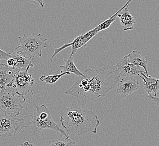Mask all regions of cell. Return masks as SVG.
<instances>
[{
	"instance_id": "8",
	"label": "cell",
	"mask_w": 159,
	"mask_h": 146,
	"mask_svg": "<svg viewBox=\"0 0 159 146\" xmlns=\"http://www.w3.org/2000/svg\"><path fill=\"white\" fill-rule=\"evenodd\" d=\"M98 32L96 27L94 28L92 30L89 31V32H86V33L83 34H80L79 36L76 37L72 41H69V42L64 45L63 46L54 49V53L52 55L51 58V63H50V68L52 67V59L55 57L56 55H57L58 53L61 52L64 49L69 47L70 46L71 47L72 50H71V54L72 55H75L78 49L82 48L84 47H85L86 43L89 42L90 40L93 38L94 36L97 35Z\"/></svg>"
},
{
	"instance_id": "18",
	"label": "cell",
	"mask_w": 159,
	"mask_h": 146,
	"mask_svg": "<svg viewBox=\"0 0 159 146\" xmlns=\"http://www.w3.org/2000/svg\"><path fill=\"white\" fill-rule=\"evenodd\" d=\"M70 72H63V73H61L59 74L50 75L48 76L43 75L40 77V80L41 82L46 83L48 84H54L61 78V76H63L64 75H70Z\"/></svg>"
},
{
	"instance_id": "6",
	"label": "cell",
	"mask_w": 159,
	"mask_h": 146,
	"mask_svg": "<svg viewBox=\"0 0 159 146\" xmlns=\"http://www.w3.org/2000/svg\"><path fill=\"white\" fill-rule=\"evenodd\" d=\"M25 116L22 118L2 114L0 115V137H13L19 134L24 128H27L29 122L25 123Z\"/></svg>"
},
{
	"instance_id": "1",
	"label": "cell",
	"mask_w": 159,
	"mask_h": 146,
	"mask_svg": "<svg viewBox=\"0 0 159 146\" xmlns=\"http://www.w3.org/2000/svg\"><path fill=\"white\" fill-rule=\"evenodd\" d=\"M84 76L64 93L79 98L83 105L88 102L104 97L111 91L120 78L116 65H107L98 69L86 68Z\"/></svg>"
},
{
	"instance_id": "7",
	"label": "cell",
	"mask_w": 159,
	"mask_h": 146,
	"mask_svg": "<svg viewBox=\"0 0 159 146\" xmlns=\"http://www.w3.org/2000/svg\"><path fill=\"white\" fill-rule=\"evenodd\" d=\"M16 92L12 90L9 92L0 91V110L8 115L16 116L20 114L25 107L22 105L25 101L20 100V97H16ZM25 100V99H24Z\"/></svg>"
},
{
	"instance_id": "17",
	"label": "cell",
	"mask_w": 159,
	"mask_h": 146,
	"mask_svg": "<svg viewBox=\"0 0 159 146\" xmlns=\"http://www.w3.org/2000/svg\"><path fill=\"white\" fill-rule=\"evenodd\" d=\"M76 143L74 140H72L70 136L59 138L58 140H47L45 146H75Z\"/></svg>"
},
{
	"instance_id": "20",
	"label": "cell",
	"mask_w": 159,
	"mask_h": 146,
	"mask_svg": "<svg viewBox=\"0 0 159 146\" xmlns=\"http://www.w3.org/2000/svg\"><path fill=\"white\" fill-rule=\"evenodd\" d=\"M6 64L10 68H11L12 70H13L14 67L16 65V61L14 58L11 56L10 58L6 60Z\"/></svg>"
},
{
	"instance_id": "13",
	"label": "cell",
	"mask_w": 159,
	"mask_h": 146,
	"mask_svg": "<svg viewBox=\"0 0 159 146\" xmlns=\"http://www.w3.org/2000/svg\"><path fill=\"white\" fill-rule=\"evenodd\" d=\"M12 58H14L16 61V65L14 67L13 70L20 71L22 68H27L29 65H33L32 63L33 59L25 58L20 50L16 47L14 52L11 54Z\"/></svg>"
},
{
	"instance_id": "11",
	"label": "cell",
	"mask_w": 159,
	"mask_h": 146,
	"mask_svg": "<svg viewBox=\"0 0 159 146\" xmlns=\"http://www.w3.org/2000/svg\"><path fill=\"white\" fill-rule=\"evenodd\" d=\"M139 76L143 81V88L148 96L156 97L159 91V79L142 73Z\"/></svg>"
},
{
	"instance_id": "3",
	"label": "cell",
	"mask_w": 159,
	"mask_h": 146,
	"mask_svg": "<svg viewBox=\"0 0 159 146\" xmlns=\"http://www.w3.org/2000/svg\"><path fill=\"white\" fill-rule=\"evenodd\" d=\"M33 102L36 109V111L34 114H31L27 107H25V109L31 116V121L29 122L30 125H31V134L32 135L39 134L44 129H50L58 131L63 136L66 137L69 136L67 133L53 120L51 114L45 105L37 106L34 101Z\"/></svg>"
},
{
	"instance_id": "22",
	"label": "cell",
	"mask_w": 159,
	"mask_h": 146,
	"mask_svg": "<svg viewBox=\"0 0 159 146\" xmlns=\"http://www.w3.org/2000/svg\"><path fill=\"white\" fill-rule=\"evenodd\" d=\"M151 100L155 101L156 102L157 105L159 107V97H154V96H148Z\"/></svg>"
},
{
	"instance_id": "2",
	"label": "cell",
	"mask_w": 159,
	"mask_h": 146,
	"mask_svg": "<svg viewBox=\"0 0 159 146\" xmlns=\"http://www.w3.org/2000/svg\"><path fill=\"white\" fill-rule=\"evenodd\" d=\"M60 122L63 128L67 132H71L78 135L92 132L97 134L100 125L98 117L92 110L84 109L72 103L61 113Z\"/></svg>"
},
{
	"instance_id": "16",
	"label": "cell",
	"mask_w": 159,
	"mask_h": 146,
	"mask_svg": "<svg viewBox=\"0 0 159 146\" xmlns=\"http://www.w3.org/2000/svg\"><path fill=\"white\" fill-rule=\"evenodd\" d=\"M74 55L70 54L69 58L67 60H64L65 64L64 65H61L60 67L62 70L61 73L63 72H70L74 73L76 75L78 76H84V74L81 73L77 68L74 63Z\"/></svg>"
},
{
	"instance_id": "15",
	"label": "cell",
	"mask_w": 159,
	"mask_h": 146,
	"mask_svg": "<svg viewBox=\"0 0 159 146\" xmlns=\"http://www.w3.org/2000/svg\"><path fill=\"white\" fill-rule=\"evenodd\" d=\"M126 56L129 62L134 64L136 66L143 67L145 71L146 74L147 75H148V73L147 71L148 61L141 55V54L138 51H133L130 54Z\"/></svg>"
},
{
	"instance_id": "12",
	"label": "cell",
	"mask_w": 159,
	"mask_h": 146,
	"mask_svg": "<svg viewBox=\"0 0 159 146\" xmlns=\"http://www.w3.org/2000/svg\"><path fill=\"white\" fill-rule=\"evenodd\" d=\"M132 1V0H128L125 5L123 6L122 10L118 14V17L120 18V24L124 31L133 29L134 24L136 23L134 18L129 12L128 8L129 4Z\"/></svg>"
},
{
	"instance_id": "14",
	"label": "cell",
	"mask_w": 159,
	"mask_h": 146,
	"mask_svg": "<svg viewBox=\"0 0 159 146\" xmlns=\"http://www.w3.org/2000/svg\"><path fill=\"white\" fill-rule=\"evenodd\" d=\"M11 70L7 64L0 63V89L4 92L6 89V85L12 79Z\"/></svg>"
},
{
	"instance_id": "19",
	"label": "cell",
	"mask_w": 159,
	"mask_h": 146,
	"mask_svg": "<svg viewBox=\"0 0 159 146\" xmlns=\"http://www.w3.org/2000/svg\"><path fill=\"white\" fill-rule=\"evenodd\" d=\"M11 56V54L7 53L4 51L3 50L0 49V60H7L10 58Z\"/></svg>"
},
{
	"instance_id": "23",
	"label": "cell",
	"mask_w": 159,
	"mask_h": 146,
	"mask_svg": "<svg viewBox=\"0 0 159 146\" xmlns=\"http://www.w3.org/2000/svg\"><path fill=\"white\" fill-rule=\"evenodd\" d=\"M21 146H34V144L30 143L29 142H25V143L21 144Z\"/></svg>"
},
{
	"instance_id": "10",
	"label": "cell",
	"mask_w": 159,
	"mask_h": 146,
	"mask_svg": "<svg viewBox=\"0 0 159 146\" xmlns=\"http://www.w3.org/2000/svg\"><path fill=\"white\" fill-rule=\"evenodd\" d=\"M139 88V83L134 77L123 76L118 81L117 92L121 97L125 98L132 94Z\"/></svg>"
},
{
	"instance_id": "21",
	"label": "cell",
	"mask_w": 159,
	"mask_h": 146,
	"mask_svg": "<svg viewBox=\"0 0 159 146\" xmlns=\"http://www.w3.org/2000/svg\"><path fill=\"white\" fill-rule=\"evenodd\" d=\"M29 3H34V4H36L37 5L39 6L42 8L43 9L45 7V3L43 0H27Z\"/></svg>"
},
{
	"instance_id": "5",
	"label": "cell",
	"mask_w": 159,
	"mask_h": 146,
	"mask_svg": "<svg viewBox=\"0 0 159 146\" xmlns=\"http://www.w3.org/2000/svg\"><path fill=\"white\" fill-rule=\"evenodd\" d=\"M33 65H29L25 71H16L12 73V79L7 84L6 87L11 88L16 92V94L25 100V96L31 92L34 97V93L32 87L34 85V79L32 75L28 73L30 68L34 67Z\"/></svg>"
},
{
	"instance_id": "9",
	"label": "cell",
	"mask_w": 159,
	"mask_h": 146,
	"mask_svg": "<svg viewBox=\"0 0 159 146\" xmlns=\"http://www.w3.org/2000/svg\"><path fill=\"white\" fill-rule=\"evenodd\" d=\"M116 67L119 72L120 78L123 76L134 77L139 76L142 73L145 72L143 67L136 66L129 62L127 56H125L121 58L117 63Z\"/></svg>"
},
{
	"instance_id": "4",
	"label": "cell",
	"mask_w": 159,
	"mask_h": 146,
	"mask_svg": "<svg viewBox=\"0 0 159 146\" xmlns=\"http://www.w3.org/2000/svg\"><path fill=\"white\" fill-rule=\"evenodd\" d=\"M18 38L20 45L16 48L21 51L25 58L32 59L36 56L39 58L43 56V50L48 46L47 41L49 40L41 33L29 36L24 34Z\"/></svg>"
}]
</instances>
